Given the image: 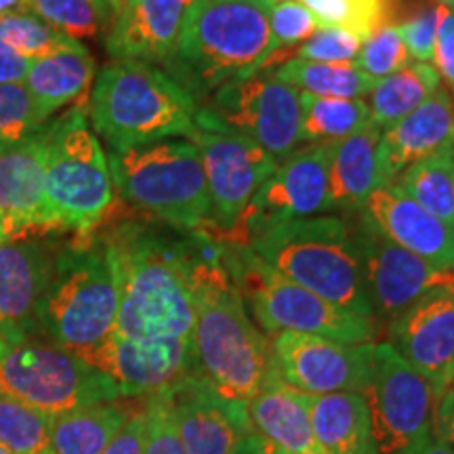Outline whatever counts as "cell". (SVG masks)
<instances>
[{"label":"cell","instance_id":"1","mask_svg":"<svg viewBox=\"0 0 454 454\" xmlns=\"http://www.w3.org/2000/svg\"><path fill=\"white\" fill-rule=\"evenodd\" d=\"M118 282V334L139 340L192 337L196 270L213 238L202 230L124 221L99 236Z\"/></svg>","mask_w":454,"mask_h":454},{"label":"cell","instance_id":"2","mask_svg":"<svg viewBox=\"0 0 454 454\" xmlns=\"http://www.w3.org/2000/svg\"><path fill=\"white\" fill-rule=\"evenodd\" d=\"M196 368L231 404L248 406L278 372L270 339L253 316L223 263V247L213 240L196 270V316L192 328Z\"/></svg>","mask_w":454,"mask_h":454},{"label":"cell","instance_id":"3","mask_svg":"<svg viewBox=\"0 0 454 454\" xmlns=\"http://www.w3.org/2000/svg\"><path fill=\"white\" fill-rule=\"evenodd\" d=\"M276 0H192L177 47L162 70L200 106L223 84L263 72L274 55Z\"/></svg>","mask_w":454,"mask_h":454},{"label":"cell","instance_id":"4","mask_svg":"<svg viewBox=\"0 0 454 454\" xmlns=\"http://www.w3.org/2000/svg\"><path fill=\"white\" fill-rule=\"evenodd\" d=\"M248 248L278 274L328 303L374 320L354 221L337 215L280 221L254 234Z\"/></svg>","mask_w":454,"mask_h":454},{"label":"cell","instance_id":"5","mask_svg":"<svg viewBox=\"0 0 454 454\" xmlns=\"http://www.w3.org/2000/svg\"><path fill=\"white\" fill-rule=\"evenodd\" d=\"M196 101L162 67L112 59L95 76L87 116L114 152L164 139H190Z\"/></svg>","mask_w":454,"mask_h":454},{"label":"cell","instance_id":"6","mask_svg":"<svg viewBox=\"0 0 454 454\" xmlns=\"http://www.w3.org/2000/svg\"><path fill=\"white\" fill-rule=\"evenodd\" d=\"M118 282L106 242L78 236L57 251L38 309V339L82 356L116 331Z\"/></svg>","mask_w":454,"mask_h":454},{"label":"cell","instance_id":"7","mask_svg":"<svg viewBox=\"0 0 454 454\" xmlns=\"http://www.w3.org/2000/svg\"><path fill=\"white\" fill-rule=\"evenodd\" d=\"M114 192L130 207L179 230L211 223L207 175L190 139H164L107 152Z\"/></svg>","mask_w":454,"mask_h":454},{"label":"cell","instance_id":"8","mask_svg":"<svg viewBox=\"0 0 454 454\" xmlns=\"http://www.w3.org/2000/svg\"><path fill=\"white\" fill-rule=\"evenodd\" d=\"M44 192L57 227L93 234L110 213L114 184L107 154L78 104L43 127Z\"/></svg>","mask_w":454,"mask_h":454},{"label":"cell","instance_id":"9","mask_svg":"<svg viewBox=\"0 0 454 454\" xmlns=\"http://www.w3.org/2000/svg\"><path fill=\"white\" fill-rule=\"evenodd\" d=\"M223 263L240 297L265 333L314 334L340 343H371L379 325L328 303L265 265L242 244H221Z\"/></svg>","mask_w":454,"mask_h":454},{"label":"cell","instance_id":"10","mask_svg":"<svg viewBox=\"0 0 454 454\" xmlns=\"http://www.w3.org/2000/svg\"><path fill=\"white\" fill-rule=\"evenodd\" d=\"M0 391L47 417L122 397L104 372L44 339L24 340L4 351Z\"/></svg>","mask_w":454,"mask_h":454},{"label":"cell","instance_id":"11","mask_svg":"<svg viewBox=\"0 0 454 454\" xmlns=\"http://www.w3.org/2000/svg\"><path fill=\"white\" fill-rule=\"evenodd\" d=\"M196 129L240 135L282 160L301 139V93L271 70L223 84L196 107Z\"/></svg>","mask_w":454,"mask_h":454},{"label":"cell","instance_id":"12","mask_svg":"<svg viewBox=\"0 0 454 454\" xmlns=\"http://www.w3.org/2000/svg\"><path fill=\"white\" fill-rule=\"evenodd\" d=\"M377 454H400L431 435V385L389 343H377L364 391Z\"/></svg>","mask_w":454,"mask_h":454},{"label":"cell","instance_id":"13","mask_svg":"<svg viewBox=\"0 0 454 454\" xmlns=\"http://www.w3.org/2000/svg\"><path fill=\"white\" fill-rule=\"evenodd\" d=\"M333 144H308L278 162L274 175L248 204L238 225L215 240L248 247L254 234L288 219L317 217L331 211L328 162Z\"/></svg>","mask_w":454,"mask_h":454},{"label":"cell","instance_id":"14","mask_svg":"<svg viewBox=\"0 0 454 454\" xmlns=\"http://www.w3.org/2000/svg\"><path fill=\"white\" fill-rule=\"evenodd\" d=\"M190 141L198 147L211 196V223L202 231L219 238L238 225L280 160L240 135L196 129Z\"/></svg>","mask_w":454,"mask_h":454},{"label":"cell","instance_id":"15","mask_svg":"<svg viewBox=\"0 0 454 454\" xmlns=\"http://www.w3.org/2000/svg\"><path fill=\"white\" fill-rule=\"evenodd\" d=\"M270 343L280 379L303 394H362L371 379L374 343L351 345L297 333H278Z\"/></svg>","mask_w":454,"mask_h":454},{"label":"cell","instance_id":"16","mask_svg":"<svg viewBox=\"0 0 454 454\" xmlns=\"http://www.w3.org/2000/svg\"><path fill=\"white\" fill-rule=\"evenodd\" d=\"M387 343L431 385L435 402L454 385V276L387 325Z\"/></svg>","mask_w":454,"mask_h":454},{"label":"cell","instance_id":"17","mask_svg":"<svg viewBox=\"0 0 454 454\" xmlns=\"http://www.w3.org/2000/svg\"><path fill=\"white\" fill-rule=\"evenodd\" d=\"M81 357L112 379L122 397L158 394L198 371L192 337L139 340L112 333L99 348Z\"/></svg>","mask_w":454,"mask_h":454},{"label":"cell","instance_id":"18","mask_svg":"<svg viewBox=\"0 0 454 454\" xmlns=\"http://www.w3.org/2000/svg\"><path fill=\"white\" fill-rule=\"evenodd\" d=\"M356 238L374 320H383L389 325L431 288L452 280L454 274H442L431 268L427 261L397 247L377 227L368 223L360 213L356 221Z\"/></svg>","mask_w":454,"mask_h":454},{"label":"cell","instance_id":"19","mask_svg":"<svg viewBox=\"0 0 454 454\" xmlns=\"http://www.w3.org/2000/svg\"><path fill=\"white\" fill-rule=\"evenodd\" d=\"M57 251L38 238L0 244V334L9 345L38 339V309Z\"/></svg>","mask_w":454,"mask_h":454},{"label":"cell","instance_id":"20","mask_svg":"<svg viewBox=\"0 0 454 454\" xmlns=\"http://www.w3.org/2000/svg\"><path fill=\"white\" fill-rule=\"evenodd\" d=\"M168 391L185 454H230L244 431L253 429L248 406L223 400L198 371Z\"/></svg>","mask_w":454,"mask_h":454},{"label":"cell","instance_id":"21","mask_svg":"<svg viewBox=\"0 0 454 454\" xmlns=\"http://www.w3.org/2000/svg\"><path fill=\"white\" fill-rule=\"evenodd\" d=\"M360 215L397 247L442 274H454V225L425 211L404 192L394 185L377 187Z\"/></svg>","mask_w":454,"mask_h":454},{"label":"cell","instance_id":"22","mask_svg":"<svg viewBox=\"0 0 454 454\" xmlns=\"http://www.w3.org/2000/svg\"><path fill=\"white\" fill-rule=\"evenodd\" d=\"M192 0H121L104 43L112 59L162 67L177 47Z\"/></svg>","mask_w":454,"mask_h":454},{"label":"cell","instance_id":"23","mask_svg":"<svg viewBox=\"0 0 454 454\" xmlns=\"http://www.w3.org/2000/svg\"><path fill=\"white\" fill-rule=\"evenodd\" d=\"M454 144V93L440 87L408 116L381 130L377 187L391 185L411 164Z\"/></svg>","mask_w":454,"mask_h":454},{"label":"cell","instance_id":"24","mask_svg":"<svg viewBox=\"0 0 454 454\" xmlns=\"http://www.w3.org/2000/svg\"><path fill=\"white\" fill-rule=\"evenodd\" d=\"M0 219L9 236L57 227L44 192V133L0 145Z\"/></svg>","mask_w":454,"mask_h":454},{"label":"cell","instance_id":"25","mask_svg":"<svg viewBox=\"0 0 454 454\" xmlns=\"http://www.w3.org/2000/svg\"><path fill=\"white\" fill-rule=\"evenodd\" d=\"M309 394L291 387L274 374L248 402L254 431L288 454H326L316 438L309 414Z\"/></svg>","mask_w":454,"mask_h":454},{"label":"cell","instance_id":"26","mask_svg":"<svg viewBox=\"0 0 454 454\" xmlns=\"http://www.w3.org/2000/svg\"><path fill=\"white\" fill-rule=\"evenodd\" d=\"M95 76V57L82 43L74 41L67 47L32 59L24 84L41 110L51 118L67 106L82 104L84 95L93 87Z\"/></svg>","mask_w":454,"mask_h":454},{"label":"cell","instance_id":"27","mask_svg":"<svg viewBox=\"0 0 454 454\" xmlns=\"http://www.w3.org/2000/svg\"><path fill=\"white\" fill-rule=\"evenodd\" d=\"M381 129L374 124L360 133L334 141L328 162L331 211L362 213L377 190V147Z\"/></svg>","mask_w":454,"mask_h":454},{"label":"cell","instance_id":"28","mask_svg":"<svg viewBox=\"0 0 454 454\" xmlns=\"http://www.w3.org/2000/svg\"><path fill=\"white\" fill-rule=\"evenodd\" d=\"M311 425L326 454H377L362 394L311 395Z\"/></svg>","mask_w":454,"mask_h":454},{"label":"cell","instance_id":"29","mask_svg":"<svg viewBox=\"0 0 454 454\" xmlns=\"http://www.w3.org/2000/svg\"><path fill=\"white\" fill-rule=\"evenodd\" d=\"M135 402L137 397H121L51 417L53 454H104Z\"/></svg>","mask_w":454,"mask_h":454},{"label":"cell","instance_id":"30","mask_svg":"<svg viewBox=\"0 0 454 454\" xmlns=\"http://www.w3.org/2000/svg\"><path fill=\"white\" fill-rule=\"evenodd\" d=\"M440 87L442 81L435 67L431 64H419V61L387 78H381L374 82L372 90L368 93L372 124L381 130L391 127L412 110H417Z\"/></svg>","mask_w":454,"mask_h":454},{"label":"cell","instance_id":"31","mask_svg":"<svg viewBox=\"0 0 454 454\" xmlns=\"http://www.w3.org/2000/svg\"><path fill=\"white\" fill-rule=\"evenodd\" d=\"M278 81L288 87L314 98H364L374 87L371 76H366L356 64H320L293 57L286 64L274 70Z\"/></svg>","mask_w":454,"mask_h":454},{"label":"cell","instance_id":"32","mask_svg":"<svg viewBox=\"0 0 454 454\" xmlns=\"http://www.w3.org/2000/svg\"><path fill=\"white\" fill-rule=\"evenodd\" d=\"M391 185L425 211L454 225V144L411 164Z\"/></svg>","mask_w":454,"mask_h":454},{"label":"cell","instance_id":"33","mask_svg":"<svg viewBox=\"0 0 454 454\" xmlns=\"http://www.w3.org/2000/svg\"><path fill=\"white\" fill-rule=\"evenodd\" d=\"M371 107L364 98H314L301 93V139L303 144H334L371 127Z\"/></svg>","mask_w":454,"mask_h":454},{"label":"cell","instance_id":"34","mask_svg":"<svg viewBox=\"0 0 454 454\" xmlns=\"http://www.w3.org/2000/svg\"><path fill=\"white\" fill-rule=\"evenodd\" d=\"M27 4L57 32L81 43L106 38L121 0H27Z\"/></svg>","mask_w":454,"mask_h":454},{"label":"cell","instance_id":"35","mask_svg":"<svg viewBox=\"0 0 454 454\" xmlns=\"http://www.w3.org/2000/svg\"><path fill=\"white\" fill-rule=\"evenodd\" d=\"M0 446L11 454H53L51 417L0 391Z\"/></svg>","mask_w":454,"mask_h":454},{"label":"cell","instance_id":"36","mask_svg":"<svg viewBox=\"0 0 454 454\" xmlns=\"http://www.w3.org/2000/svg\"><path fill=\"white\" fill-rule=\"evenodd\" d=\"M320 27H337L366 41L379 26L387 24L391 9L366 0H299Z\"/></svg>","mask_w":454,"mask_h":454},{"label":"cell","instance_id":"37","mask_svg":"<svg viewBox=\"0 0 454 454\" xmlns=\"http://www.w3.org/2000/svg\"><path fill=\"white\" fill-rule=\"evenodd\" d=\"M0 43L32 61L67 47L74 43V38L57 32L53 26L34 15L32 11H24V13L0 15Z\"/></svg>","mask_w":454,"mask_h":454},{"label":"cell","instance_id":"38","mask_svg":"<svg viewBox=\"0 0 454 454\" xmlns=\"http://www.w3.org/2000/svg\"><path fill=\"white\" fill-rule=\"evenodd\" d=\"M49 121L24 82L0 84V145L30 137Z\"/></svg>","mask_w":454,"mask_h":454},{"label":"cell","instance_id":"39","mask_svg":"<svg viewBox=\"0 0 454 454\" xmlns=\"http://www.w3.org/2000/svg\"><path fill=\"white\" fill-rule=\"evenodd\" d=\"M411 55L402 41L400 30L394 21L379 26L371 36L362 43L360 55H357L356 66L360 67L366 76H371L372 81H381L391 74L404 70L406 66H411Z\"/></svg>","mask_w":454,"mask_h":454},{"label":"cell","instance_id":"40","mask_svg":"<svg viewBox=\"0 0 454 454\" xmlns=\"http://www.w3.org/2000/svg\"><path fill=\"white\" fill-rule=\"evenodd\" d=\"M144 454H185L168 389L144 397Z\"/></svg>","mask_w":454,"mask_h":454},{"label":"cell","instance_id":"41","mask_svg":"<svg viewBox=\"0 0 454 454\" xmlns=\"http://www.w3.org/2000/svg\"><path fill=\"white\" fill-rule=\"evenodd\" d=\"M320 30L314 15L299 0H276L270 11V32L274 53L293 55V49L308 43Z\"/></svg>","mask_w":454,"mask_h":454},{"label":"cell","instance_id":"42","mask_svg":"<svg viewBox=\"0 0 454 454\" xmlns=\"http://www.w3.org/2000/svg\"><path fill=\"white\" fill-rule=\"evenodd\" d=\"M440 24V7L438 4L423 3L417 4L411 13L402 21H397V30H400L404 47L411 55V59L419 64H431L434 61L435 36H438Z\"/></svg>","mask_w":454,"mask_h":454},{"label":"cell","instance_id":"43","mask_svg":"<svg viewBox=\"0 0 454 454\" xmlns=\"http://www.w3.org/2000/svg\"><path fill=\"white\" fill-rule=\"evenodd\" d=\"M362 41L354 34L337 27H320L308 43L297 49L301 59L320 61V64H356Z\"/></svg>","mask_w":454,"mask_h":454},{"label":"cell","instance_id":"44","mask_svg":"<svg viewBox=\"0 0 454 454\" xmlns=\"http://www.w3.org/2000/svg\"><path fill=\"white\" fill-rule=\"evenodd\" d=\"M431 66L440 74V81L446 82L448 90L454 93V11L444 7H440L438 36H435Z\"/></svg>","mask_w":454,"mask_h":454},{"label":"cell","instance_id":"45","mask_svg":"<svg viewBox=\"0 0 454 454\" xmlns=\"http://www.w3.org/2000/svg\"><path fill=\"white\" fill-rule=\"evenodd\" d=\"M144 434H145V417H144V397H137L133 411L116 431L104 454H144Z\"/></svg>","mask_w":454,"mask_h":454},{"label":"cell","instance_id":"46","mask_svg":"<svg viewBox=\"0 0 454 454\" xmlns=\"http://www.w3.org/2000/svg\"><path fill=\"white\" fill-rule=\"evenodd\" d=\"M431 435L454 450V385L435 402L431 414Z\"/></svg>","mask_w":454,"mask_h":454},{"label":"cell","instance_id":"47","mask_svg":"<svg viewBox=\"0 0 454 454\" xmlns=\"http://www.w3.org/2000/svg\"><path fill=\"white\" fill-rule=\"evenodd\" d=\"M30 59L0 43V84L24 82Z\"/></svg>","mask_w":454,"mask_h":454},{"label":"cell","instance_id":"48","mask_svg":"<svg viewBox=\"0 0 454 454\" xmlns=\"http://www.w3.org/2000/svg\"><path fill=\"white\" fill-rule=\"evenodd\" d=\"M400 454H454V450L450 446L442 444L440 440H435L434 435H429V438H425L423 442H419L417 446L408 448V450L400 452Z\"/></svg>","mask_w":454,"mask_h":454},{"label":"cell","instance_id":"49","mask_svg":"<svg viewBox=\"0 0 454 454\" xmlns=\"http://www.w3.org/2000/svg\"><path fill=\"white\" fill-rule=\"evenodd\" d=\"M24 11H30L27 0H0V15L24 13Z\"/></svg>","mask_w":454,"mask_h":454},{"label":"cell","instance_id":"50","mask_svg":"<svg viewBox=\"0 0 454 454\" xmlns=\"http://www.w3.org/2000/svg\"><path fill=\"white\" fill-rule=\"evenodd\" d=\"M427 3L438 4V7H444V9L454 11V0H427Z\"/></svg>","mask_w":454,"mask_h":454},{"label":"cell","instance_id":"51","mask_svg":"<svg viewBox=\"0 0 454 454\" xmlns=\"http://www.w3.org/2000/svg\"><path fill=\"white\" fill-rule=\"evenodd\" d=\"M9 231H7V227H4V223H3V219H0V244L3 242H7L9 240Z\"/></svg>","mask_w":454,"mask_h":454},{"label":"cell","instance_id":"52","mask_svg":"<svg viewBox=\"0 0 454 454\" xmlns=\"http://www.w3.org/2000/svg\"><path fill=\"white\" fill-rule=\"evenodd\" d=\"M11 348V345L7 343V340H4V337H3V334H0V357H3L4 356V351H7Z\"/></svg>","mask_w":454,"mask_h":454},{"label":"cell","instance_id":"53","mask_svg":"<svg viewBox=\"0 0 454 454\" xmlns=\"http://www.w3.org/2000/svg\"><path fill=\"white\" fill-rule=\"evenodd\" d=\"M271 454H288V452H284V450H280V448H271Z\"/></svg>","mask_w":454,"mask_h":454},{"label":"cell","instance_id":"54","mask_svg":"<svg viewBox=\"0 0 454 454\" xmlns=\"http://www.w3.org/2000/svg\"><path fill=\"white\" fill-rule=\"evenodd\" d=\"M383 3H385V4H387V7L391 9V4H394V3H397V0H383Z\"/></svg>","mask_w":454,"mask_h":454},{"label":"cell","instance_id":"55","mask_svg":"<svg viewBox=\"0 0 454 454\" xmlns=\"http://www.w3.org/2000/svg\"><path fill=\"white\" fill-rule=\"evenodd\" d=\"M0 454H11V452H9V450H4V448L0 446Z\"/></svg>","mask_w":454,"mask_h":454},{"label":"cell","instance_id":"56","mask_svg":"<svg viewBox=\"0 0 454 454\" xmlns=\"http://www.w3.org/2000/svg\"><path fill=\"white\" fill-rule=\"evenodd\" d=\"M366 3H383V0H366ZM385 4V3H383Z\"/></svg>","mask_w":454,"mask_h":454}]
</instances>
